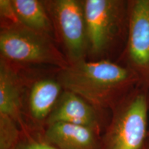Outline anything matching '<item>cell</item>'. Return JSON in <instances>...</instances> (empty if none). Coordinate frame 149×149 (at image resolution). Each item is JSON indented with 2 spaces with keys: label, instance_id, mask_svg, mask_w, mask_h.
<instances>
[{
  "label": "cell",
  "instance_id": "obj_9",
  "mask_svg": "<svg viewBox=\"0 0 149 149\" xmlns=\"http://www.w3.org/2000/svg\"><path fill=\"white\" fill-rule=\"evenodd\" d=\"M29 69L0 58V114L10 117L20 128L26 124L24 98L33 74Z\"/></svg>",
  "mask_w": 149,
  "mask_h": 149
},
{
  "label": "cell",
  "instance_id": "obj_7",
  "mask_svg": "<svg viewBox=\"0 0 149 149\" xmlns=\"http://www.w3.org/2000/svg\"><path fill=\"white\" fill-rule=\"evenodd\" d=\"M56 71L53 76L32 74L28 84L24 98V116L26 123L33 128L44 129L64 91Z\"/></svg>",
  "mask_w": 149,
  "mask_h": 149
},
{
  "label": "cell",
  "instance_id": "obj_6",
  "mask_svg": "<svg viewBox=\"0 0 149 149\" xmlns=\"http://www.w3.org/2000/svg\"><path fill=\"white\" fill-rule=\"evenodd\" d=\"M117 62L131 70L149 93V0L128 1L127 38Z\"/></svg>",
  "mask_w": 149,
  "mask_h": 149
},
{
  "label": "cell",
  "instance_id": "obj_1",
  "mask_svg": "<svg viewBox=\"0 0 149 149\" xmlns=\"http://www.w3.org/2000/svg\"><path fill=\"white\" fill-rule=\"evenodd\" d=\"M57 79L66 90L93 106L110 112L139 86L128 67L111 60H84L57 70Z\"/></svg>",
  "mask_w": 149,
  "mask_h": 149
},
{
  "label": "cell",
  "instance_id": "obj_14",
  "mask_svg": "<svg viewBox=\"0 0 149 149\" xmlns=\"http://www.w3.org/2000/svg\"><path fill=\"white\" fill-rule=\"evenodd\" d=\"M0 22L1 27L20 23L11 0H0Z\"/></svg>",
  "mask_w": 149,
  "mask_h": 149
},
{
  "label": "cell",
  "instance_id": "obj_12",
  "mask_svg": "<svg viewBox=\"0 0 149 149\" xmlns=\"http://www.w3.org/2000/svg\"><path fill=\"white\" fill-rule=\"evenodd\" d=\"M21 134V128L15 121L0 114V149L17 148Z\"/></svg>",
  "mask_w": 149,
  "mask_h": 149
},
{
  "label": "cell",
  "instance_id": "obj_5",
  "mask_svg": "<svg viewBox=\"0 0 149 149\" xmlns=\"http://www.w3.org/2000/svg\"><path fill=\"white\" fill-rule=\"evenodd\" d=\"M54 39L68 64L86 60L88 41L81 0H44Z\"/></svg>",
  "mask_w": 149,
  "mask_h": 149
},
{
  "label": "cell",
  "instance_id": "obj_4",
  "mask_svg": "<svg viewBox=\"0 0 149 149\" xmlns=\"http://www.w3.org/2000/svg\"><path fill=\"white\" fill-rule=\"evenodd\" d=\"M149 93L138 87L111 113L101 149H142L148 138Z\"/></svg>",
  "mask_w": 149,
  "mask_h": 149
},
{
  "label": "cell",
  "instance_id": "obj_8",
  "mask_svg": "<svg viewBox=\"0 0 149 149\" xmlns=\"http://www.w3.org/2000/svg\"><path fill=\"white\" fill-rule=\"evenodd\" d=\"M111 113L95 107L75 93L64 90L46 126L56 122L68 123L92 128L102 135Z\"/></svg>",
  "mask_w": 149,
  "mask_h": 149
},
{
  "label": "cell",
  "instance_id": "obj_15",
  "mask_svg": "<svg viewBox=\"0 0 149 149\" xmlns=\"http://www.w3.org/2000/svg\"><path fill=\"white\" fill-rule=\"evenodd\" d=\"M142 149H149V145H148V142H147V141H146V144L144 145V146L143 147V148H142Z\"/></svg>",
  "mask_w": 149,
  "mask_h": 149
},
{
  "label": "cell",
  "instance_id": "obj_13",
  "mask_svg": "<svg viewBox=\"0 0 149 149\" xmlns=\"http://www.w3.org/2000/svg\"><path fill=\"white\" fill-rule=\"evenodd\" d=\"M43 130L24 124L21 127V138L17 149H59L46 140Z\"/></svg>",
  "mask_w": 149,
  "mask_h": 149
},
{
  "label": "cell",
  "instance_id": "obj_16",
  "mask_svg": "<svg viewBox=\"0 0 149 149\" xmlns=\"http://www.w3.org/2000/svg\"><path fill=\"white\" fill-rule=\"evenodd\" d=\"M147 142L149 145V130H148V138H147Z\"/></svg>",
  "mask_w": 149,
  "mask_h": 149
},
{
  "label": "cell",
  "instance_id": "obj_2",
  "mask_svg": "<svg viewBox=\"0 0 149 149\" xmlns=\"http://www.w3.org/2000/svg\"><path fill=\"white\" fill-rule=\"evenodd\" d=\"M81 1L86 25L87 59L115 61L116 57L118 59L127 38L128 1L81 0Z\"/></svg>",
  "mask_w": 149,
  "mask_h": 149
},
{
  "label": "cell",
  "instance_id": "obj_10",
  "mask_svg": "<svg viewBox=\"0 0 149 149\" xmlns=\"http://www.w3.org/2000/svg\"><path fill=\"white\" fill-rule=\"evenodd\" d=\"M44 138L59 149H101L102 134L92 128L64 122L48 124Z\"/></svg>",
  "mask_w": 149,
  "mask_h": 149
},
{
  "label": "cell",
  "instance_id": "obj_11",
  "mask_svg": "<svg viewBox=\"0 0 149 149\" xmlns=\"http://www.w3.org/2000/svg\"><path fill=\"white\" fill-rule=\"evenodd\" d=\"M11 1L20 24L35 32L54 39L53 25L44 0Z\"/></svg>",
  "mask_w": 149,
  "mask_h": 149
},
{
  "label": "cell",
  "instance_id": "obj_3",
  "mask_svg": "<svg viewBox=\"0 0 149 149\" xmlns=\"http://www.w3.org/2000/svg\"><path fill=\"white\" fill-rule=\"evenodd\" d=\"M0 58L24 68L46 65L59 70L69 65L53 38L20 23L0 29Z\"/></svg>",
  "mask_w": 149,
  "mask_h": 149
}]
</instances>
